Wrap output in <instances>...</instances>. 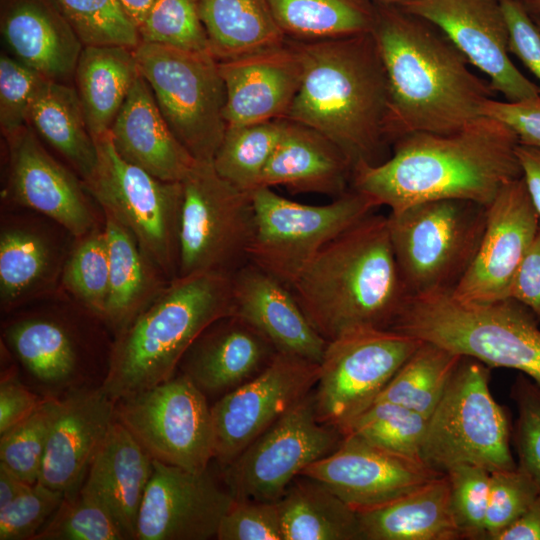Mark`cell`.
Segmentation results:
<instances>
[{
	"label": "cell",
	"instance_id": "6da1fadb",
	"mask_svg": "<svg viewBox=\"0 0 540 540\" xmlns=\"http://www.w3.org/2000/svg\"><path fill=\"white\" fill-rule=\"evenodd\" d=\"M392 156L353 169L351 188L390 212L414 204L459 199L488 206L522 177L516 133L481 115L451 133L414 132L398 138Z\"/></svg>",
	"mask_w": 540,
	"mask_h": 540
},
{
	"label": "cell",
	"instance_id": "7a4b0ae2",
	"mask_svg": "<svg viewBox=\"0 0 540 540\" xmlns=\"http://www.w3.org/2000/svg\"><path fill=\"white\" fill-rule=\"evenodd\" d=\"M371 31L388 86V141L414 132L451 133L492 99L462 52L435 25L396 4H375Z\"/></svg>",
	"mask_w": 540,
	"mask_h": 540
},
{
	"label": "cell",
	"instance_id": "3957f363",
	"mask_svg": "<svg viewBox=\"0 0 540 540\" xmlns=\"http://www.w3.org/2000/svg\"><path fill=\"white\" fill-rule=\"evenodd\" d=\"M291 41V40H289ZM302 80L286 119L334 142L353 169L379 164L388 141V86L372 33L298 42Z\"/></svg>",
	"mask_w": 540,
	"mask_h": 540
},
{
	"label": "cell",
	"instance_id": "277c9868",
	"mask_svg": "<svg viewBox=\"0 0 540 540\" xmlns=\"http://www.w3.org/2000/svg\"><path fill=\"white\" fill-rule=\"evenodd\" d=\"M290 289L327 342L357 329H390L408 293L387 216L373 212L326 244Z\"/></svg>",
	"mask_w": 540,
	"mask_h": 540
},
{
	"label": "cell",
	"instance_id": "5b68a950",
	"mask_svg": "<svg viewBox=\"0 0 540 540\" xmlns=\"http://www.w3.org/2000/svg\"><path fill=\"white\" fill-rule=\"evenodd\" d=\"M232 314L231 276L203 273L171 280L116 334L100 387L116 402L167 381L200 334Z\"/></svg>",
	"mask_w": 540,
	"mask_h": 540
},
{
	"label": "cell",
	"instance_id": "8992f818",
	"mask_svg": "<svg viewBox=\"0 0 540 540\" xmlns=\"http://www.w3.org/2000/svg\"><path fill=\"white\" fill-rule=\"evenodd\" d=\"M539 325L513 298L470 303L440 292L409 296L390 329L488 367L518 370L540 386Z\"/></svg>",
	"mask_w": 540,
	"mask_h": 540
},
{
	"label": "cell",
	"instance_id": "52a82bcc",
	"mask_svg": "<svg viewBox=\"0 0 540 540\" xmlns=\"http://www.w3.org/2000/svg\"><path fill=\"white\" fill-rule=\"evenodd\" d=\"M395 260L409 296L452 292L471 265L486 223V206L443 199L387 216Z\"/></svg>",
	"mask_w": 540,
	"mask_h": 540
},
{
	"label": "cell",
	"instance_id": "ba28073f",
	"mask_svg": "<svg viewBox=\"0 0 540 540\" xmlns=\"http://www.w3.org/2000/svg\"><path fill=\"white\" fill-rule=\"evenodd\" d=\"M490 367L462 356L428 420L420 459L446 473L472 464L490 472L517 467L507 415L489 387Z\"/></svg>",
	"mask_w": 540,
	"mask_h": 540
},
{
	"label": "cell",
	"instance_id": "9c48e42d",
	"mask_svg": "<svg viewBox=\"0 0 540 540\" xmlns=\"http://www.w3.org/2000/svg\"><path fill=\"white\" fill-rule=\"evenodd\" d=\"M134 54L174 135L196 161L212 163L227 129L218 61L209 52L145 42Z\"/></svg>",
	"mask_w": 540,
	"mask_h": 540
},
{
	"label": "cell",
	"instance_id": "30bf717a",
	"mask_svg": "<svg viewBox=\"0 0 540 540\" xmlns=\"http://www.w3.org/2000/svg\"><path fill=\"white\" fill-rule=\"evenodd\" d=\"M97 165L83 185L88 194L135 237L169 280L178 277L181 182L163 181L124 160L110 132L95 139Z\"/></svg>",
	"mask_w": 540,
	"mask_h": 540
},
{
	"label": "cell",
	"instance_id": "8fae6325",
	"mask_svg": "<svg viewBox=\"0 0 540 540\" xmlns=\"http://www.w3.org/2000/svg\"><path fill=\"white\" fill-rule=\"evenodd\" d=\"M181 183L178 277L231 276L250 262L255 232L252 192L226 181L207 162L197 161Z\"/></svg>",
	"mask_w": 540,
	"mask_h": 540
},
{
	"label": "cell",
	"instance_id": "7c38bea8",
	"mask_svg": "<svg viewBox=\"0 0 540 540\" xmlns=\"http://www.w3.org/2000/svg\"><path fill=\"white\" fill-rule=\"evenodd\" d=\"M255 232L250 262L291 287L317 253L378 206L350 188L323 205L285 198L270 187L252 192Z\"/></svg>",
	"mask_w": 540,
	"mask_h": 540
},
{
	"label": "cell",
	"instance_id": "4fadbf2b",
	"mask_svg": "<svg viewBox=\"0 0 540 540\" xmlns=\"http://www.w3.org/2000/svg\"><path fill=\"white\" fill-rule=\"evenodd\" d=\"M115 419L153 460L202 472L214 458L211 407L183 373L116 401Z\"/></svg>",
	"mask_w": 540,
	"mask_h": 540
},
{
	"label": "cell",
	"instance_id": "5bb4252c",
	"mask_svg": "<svg viewBox=\"0 0 540 540\" xmlns=\"http://www.w3.org/2000/svg\"><path fill=\"white\" fill-rule=\"evenodd\" d=\"M421 343L380 328L357 329L329 341L314 393L317 419L342 432L374 403Z\"/></svg>",
	"mask_w": 540,
	"mask_h": 540
},
{
	"label": "cell",
	"instance_id": "9a60e30c",
	"mask_svg": "<svg viewBox=\"0 0 540 540\" xmlns=\"http://www.w3.org/2000/svg\"><path fill=\"white\" fill-rule=\"evenodd\" d=\"M343 433L317 419L308 394L224 467L234 499L278 501L311 463L333 452Z\"/></svg>",
	"mask_w": 540,
	"mask_h": 540
},
{
	"label": "cell",
	"instance_id": "2e32d148",
	"mask_svg": "<svg viewBox=\"0 0 540 540\" xmlns=\"http://www.w3.org/2000/svg\"><path fill=\"white\" fill-rule=\"evenodd\" d=\"M320 364L277 352L250 380L211 407L215 455L226 467L255 439L311 393Z\"/></svg>",
	"mask_w": 540,
	"mask_h": 540
},
{
	"label": "cell",
	"instance_id": "e0dca14e",
	"mask_svg": "<svg viewBox=\"0 0 540 540\" xmlns=\"http://www.w3.org/2000/svg\"><path fill=\"white\" fill-rule=\"evenodd\" d=\"M396 5L439 28L505 101L540 96L538 85L510 57L501 0H406Z\"/></svg>",
	"mask_w": 540,
	"mask_h": 540
},
{
	"label": "cell",
	"instance_id": "ac0fdd59",
	"mask_svg": "<svg viewBox=\"0 0 540 540\" xmlns=\"http://www.w3.org/2000/svg\"><path fill=\"white\" fill-rule=\"evenodd\" d=\"M539 223L523 177L505 184L486 207L479 248L451 294L470 303L509 298L512 282Z\"/></svg>",
	"mask_w": 540,
	"mask_h": 540
},
{
	"label": "cell",
	"instance_id": "d6986e66",
	"mask_svg": "<svg viewBox=\"0 0 540 540\" xmlns=\"http://www.w3.org/2000/svg\"><path fill=\"white\" fill-rule=\"evenodd\" d=\"M234 498L209 473L153 460L136 525L135 540L216 538Z\"/></svg>",
	"mask_w": 540,
	"mask_h": 540
},
{
	"label": "cell",
	"instance_id": "ffe728a7",
	"mask_svg": "<svg viewBox=\"0 0 540 540\" xmlns=\"http://www.w3.org/2000/svg\"><path fill=\"white\" fill-rule=\"evenodd\" d=\"M444 474L344 434L333 452L309 464L300 475L320 482L359 512L390 503Z\"/></svg>",
	"mask_w": 540,
	"mask_h": 540
},
{
	"label": "cell",
	"instance_id": "44dd1931",
	"mask_svg": "<svg viewBox=\"0 0 540 540\" xmlns=\"http://www.w3.org/2000/svg\"><path fill=\"white\" fill-rule=\"evenodd\" d=\"M6 195L80 238L96 226V217L81 179L53 158L27 125L6 139Z\"/></svg>",
	"mask_w": 540,
	"mask_h": 540
},
{
	"label": "cell",
	"instance_id": "7402d4cb",
	"mask_svg": "<svg viewBox=\"0 0 540 540\" xmlns=\"http://www.w3.org/2000/svg\"><path fill=\"white\" fill-rule=\"evenodd\" d=\"M115 420V401L101 387L74 389L60 400L38 483L76 494Z\"/></svg>",
	"mask_w": 540,
	"mask_h": 540
},
{
	"label": "cell",
	"instance_id": "603a6c76",
	"mask_svg": "<svg viewBox=\"0 0 540 540\" xmlns=\"http://www.w3.org/2000/svg\"><path fill=\"white\" fill-rule=\"evenodd\" d=\"M226 101L227 126L285 118L302 80V62L294 44L218 62Z\"/></svg>",
	"mask_w": 540,
	"mask_h": 540
},
{
	"label": "cell",
	"instance_id": "cb8c5ba5",
	"mask_svg": "<svg viewBox=\"0 0 540 540\" xmlns=\"http://www.w3.org/2000/svg\"><path fill=\"white\" fill-rule=\"evenodd\" d=\"M233 314L275 347L314 363H321L327 341L315 330L291 289L248 262L231 275Z\"/></svg>",
	"mask_w": 540,
	"mask_h": 540
},
{
	"label": "cell",
	"instance_id": "d4e9b609",
	"mask_svg": "<svg viewBox=\"0 0 540 540\" xmlns=\"http://www.w3.org/2000/svg\"><path fill=\"white\" fill-rule=\"evenodd\" d=\"M277 350L256 328L232 314L205 329L179 366L205 394H226L261 372Z\"/></svg>",
	"mask_w": 540,
	"mask_h": 540
},
{
	"label": "cell",
	"instance_id": "484cf974",
	"mask_svg": "<svg viewBox=\"0 0 540 540\" xmlns=\"http://www.w3.org/2000/svg\"><path fill=\"white\" fill-rule=\"evenodd\" d=\"M1 36L11 56L43 77L74 78L84 46L53 0H6Z\"/></svg>",
	"mask_w": 540,
	"mask_h": 540
},
{
	"label": "cell",
	"instance_id": "4316f807",
	"mask_svg": "<svg viewBox=\"0 0 540 540\" xmlns=\"http://www.w3.org/2000/svg\"><path fill=\"white\" fill-rule=\"evenodd\" d=\"M109 132L124 160L163 181L182 182L197 162L170 129L140 73Z\"/></svg>",
	"mask_w": 540,
	"mask_h": 540
},
{
	"label": "cell",
	"instance_id": "83f0119b",
	"mask_svg": "<svg viewBox=\"0 0 540 540\" xmlns=\"http://www.w3.org/2000/svg\"><path fill=\"white\" fill-rule=\"evenodd\" d=\"M353 165L329 138L284 118V127L264 170L260 187L337 198L351 188Z\"/></svg>",
	"mask_w": 540,
	"mask_h": 540
},
{
	"label": "cell",
	"instance_id": "f1b7e54d",
	"mask_svg": "<svg viewBox=\"0 0 540 540\" xmlns=\"http://www.w3.org/2000/svg\"><path fill=\"white\" fill-rule=\"evenodd\" d=\"M152 472L151 456L115 419L81 488L105 506L126 539L135 540L139 510Z\"/></svg>",
	"mask_w": 540,
	"mask_h": 540
},
{
	"label": "cell",
	"instance_id": "f546056e",
	"mask_svg": "<svg viewBox=\"0 0 540 540\" xmlns=\"http://www.w3.org/2000/svg\"><path fill=\"white\" fill-rule=\"evenodd\" d=\"M35 223L3 221L0 231V305L3 311L50 292L67 255ZM68 254V253H67Z\"/></svg>",
	"mask_w": 540,
	"mask_h": 540
},
{
	"label": "cell",
	"instance_id": "4dcf8cb0",
	"mask_svg": "<svg viewBox=\"0 0 540 540\" xmlns=\"http://www.w3.org/2000/svg\"><path fill=\"white\" fill-rule=\"evenodd\" d=\"M357 515L361 540L460 538L446 473L403 497Z\"/></svg>",
	"mask_w": 540,
	"mask_h": 540
},
{
	"label": "cell",
	"instance_id": "1f68e13d",
	"mask_svg": "<svg viewBox=\"0 0 540 540\" xmlns=\"http://www.w3.org/2000/svg\"><path fill=\"white\" fill-rule=\"evenodd\" d=\"M103 214L110 265L103 320L118 334L170 281L143 253L133 234L110 214Z\"/></svg>",
	"mask_w": 540,
	"mask_h": 540
},
{
	"label": "cell",
	"instance_id": "d6a6232c",
	"mask_svg": "<svg viewBox=\"0 0 540 540\" xmlns=\"http://www.w3.org/2000/svg\"><path fill=\"white\" fill-rule=\"evenodd\" d=\"M138 75L134 49L123 46L83 47L73 79L94 139L110 131Z\"/></svg>",
	"mask_w": 540,
	"mask_h": 540
},
{
	"label": "cell",
	"instance_id": "836d02e7",
	"mask_svg": "<svg viewBox=\"0 0 540 540\" xmlns=\"http://www.w3.org/2000/svg\"><path fill=\"white\" fill-rule=\"evenodd\" d=\"M28 125L87 179L94 171L97 146L84 117L75 87L45 79L36 91Z\"/></svg>",
	"mask_w": 540,
	"mask_h": 540
},
{
	"label": "cell",
	"instance_id": "e575fe53",
	"mask_svg": "<svg viewBox=\"0 0 540 540\" xmlns=\"http://www.w3.org/2000/svg\"><path fill=\"white\" fill-rule=\"evenodd\" d=\"M209 50L226 61L286 42L268 0H197Z\"/></svg>",
	"mask_w": 540,
	"mask_h": 540
},
{
	"label": "cell",
	"instance_id": "d590c367",
	"mask_svg": "<svg viewBox=\"0 0 540 540\" xmlns=\"http://www.w3.org/2000/svg\"><path fill=\"white\" fill-rule=\"evenodd\" d=\"M301 476L277 501L283 540H361L357 511L320 482Z\"/></svg>",
	"mask_w": 540,
	"mask_h": 540
},
{
	"label": "cell",
	"instance_id": "8d00e7d4",
	"mask_svg": "<svg viewBox=\"0 0 540 540\" xmlns=\"http://www.w3.org/2000/svg\"><path fill=\"white\" fill-rule=\"evenodd\" d=\"M5 340L25 369L40 383L68 385L76 376L80 355L71 331L48 317H27L6 327Z\"/></svg>",
	"mask_w": 540,
	"mask_h": 540
},
{
	"label": "cell",
	"instance_id": "74e56055",
	"mask_svg": "<svg viewBox=\"0 0 540 540\" xmlns=\"http://www.w3.org/2000/svg\"><path fill=\"white\" fill-rule=\"evenodd\" d=\"M287 40L313 42L370 33L375 4L369 0H268Z\"/></svg>",
	"mask_w": 540,
	"mask_h": 540
},
{
	"label": "cell",
	"instance_id": "f35d334b",
	"mask_svg": "<svg viewBox=\"0 0 540 540\" xmlns=\"http://www.w3.org/2000/svg\"><path fill=\"white\" fill-rule=\"evenodd\" d=\"M461 358L448 349L422 341L375 401L400 404L429 418Z\"/></svg>",
	"mask_w": 540,
	"mask_h": 540
},
{
	"label": "cell",
	"instance_id": "ab89813d",
	"mask_svg": "<svg viewBox=\"0 0 540 540\" xmlns=\"http://www.w3.org/2000/svg\"><path fill=\"white\" fill-rule=\"evenodd\" d=\"M283 127L284 118L227 126L212 162L218 175L241 190L258 189Z\"/></svg>",
	"mask_w": 540,
	"mask_h": 540
},
{
	"label": "cell",
	"instance_id": "60d3db41",
	"mask_svg": "<svg viewBox=\"0 0 540 540\" xmlns=\"http://www.w3.org/2000/svg\"><path fill=\"white\" fill-rule=\"evenodd\" d=\"M428 420L425 415L400 404L375 401L350 421L342 433L357 436L390 453L421 461Z\"/></svg>",
	"mask_w": 540,
	"mask_h": 540
},
{
	"label": "cell",
	"instance_id": "b9f144b4",
	"mask_svg": "<svg viewBox=\"0 0 540 540\" xmlns=\"http://www.w3.org/2000/svg\"><path fill=\"white\" fill-rule=\"evenodd\" d=\"M109 252L104 225L76 238L67 254L60 284L85 309L103 319L109 294Z\"/></svg>",
	"mask_w": 540,
	"mask_h": 540
},
{
	"label": "cell",
	"instance_id": "7bdbcfd3",
	"mask_svg": "<svg viewBox=\"0 0 540 540\" xmlns=\"http://www.w3.org/2000/svg\"><path fill=\"white\" fill-rule=\"evenodd\" d=\"M83 46L135 49L138 29L118 0H53Z\"/></svg>",
	"mask_w": 540,
	"mask_h": 540
},
{
	"label": "cell",
	"instance_id": "ee69618b",
	"mask_svg": "<svg viewBox=\"0 0 540 540\" xmlns=\"http://www.w3.org/2000/svg\"><path fill=\"white\" fill-rule=\"evenodd\" d=\"M60 400L44 398L30 416L0 435V464L31 485L38 481Z\"/></svg>",
	"mask_w": 540,
	"mask_h": 540
},
{
	"label": "cell",
	"instance_id": "f6af8a7d",
	"mask_svg": "<svg viewBox=\"0 0 540 540\" xmlns=\"http://www.w3.org/2000/svg\"><path fill=\"white\" fill-rule=\"evenodd\" d=\"M105 506L82 488L64 500L33 540H125Z\"/></svg>",
	"mask_w": 540,
	"mask_h": 540
},
{
	"label": "cell",
	"instance_id": "bcb514c9",
	"mask_svg": "<svg viewBox=\"0 0 540 540\" xmlns=\"http://www.w3.org/2000/svg\"><path fill=\"white\" fill-rule=\"evenodd\" d=\"M138 32L141 42L210 53L197 0H155Z\"/></svg>",
	"mask_w": 540,
	"mask_h": 540
},
{
	"label": "cell",
	"instance_id": "7dc6e473",
	"mask_svg": "<svg viewBox=\"0 0 540 540\" xmlns=\"http://www.w3.org/2000/svg\"><path fill=\"white\" fill-rule=\"evenodd\" d=\"M450 483L451 509L460 538L486 539L490 474L472 464L458 465L446 472Z\"/></svg>",
	"mask_w": 540,
	"mask_h": 540
},
{
	"label": "cell",
	"instance_id": "c3c4849f",
	"mask_svg": "<svg viewBox=\"0 0 540 540\" xmlns=\"http://www.w3.org/2000/svg\"><path fill=\"white\" fill-rule=\"evenodd\" d=\"M45 79L10 54H1L0 128L5 139L28 125L33 97Z\"/></svg>",
	"mask_w": 540,
	"mask_h": 540
},
{
	"label": "cell",
	"instance_id": "681fc988",
	"mask_svg": "<svg viewBox=\"0 0 540 540\" xmlns=\"http://www.w3.org/2000/svg\"><path fill=\"white\" fill-rule=\"evenodd\" d=\"M539 494L531 478L518 467L491 472L486 539L494 540L527 510Z\"/></svg>",
	"mask_w": 540,
	"mask_h": 540
},
{
	"label": "cell",
	"instance_id": "f907efd6",
	"mask_svg": "<svg viewBox=\"0 0 540 540\" xmlns=\"http://www.w3.org/2000/svg\"><path fill=\"white\" fill-rule=\"evenodd\" d=\"M512 398L518 413L514 431L517 467L540 493V386L521 374L513 385Z\"/></svg>",
	"mask_w": 540,
	"mask_h": 540
},
{
	"label": "cell",
	"instance_id": "816d5d0a",
	"mask_svg": "<svg viewBox=\"0 0 540 540\" xmlns=\"http://www.w3.org/2000/svg\"><path fill=\"white\" fill-rule=\"evenodd\" d=\"M64 498L63 492L35 483L0 509V540H33Z\"/></svg>",
	"mask_w": 540,
	"mask_h": 540
},
{
	"label": "cell",
	"instance_id": "f5cc1de1",
	"mask_svg": "<svg viewBox=\"0 0 540 540\" xmlns=\"http://www.w3.org/2000/svg\"><path fill=\"white\" fill-rule=\"evenodd\" d=\"M218 540H283L277 501L234 499L222 517Z\"/></svg>",
	"mask_w": 540,
	"mask_h": 540
},
{
	"label": "cell",
	"instance_id": "db71d44e",
	"mask_svg": "<svg viewBox=\"0 0 540 540\" xmlns=\"http://www.w3.org/2000/svg\"><path fill=\"white\" fill-rule=\"evenodd\" d=\"M509 32V51L538 80L540 91V28L519 0H501Z\"/></svg>",
	"mask_w": 540,
	"mask_h": 540
},
{
	"label": "cell",
	"instance_id": "11a10c76",
	"mask_svg": "<svg viewBox=\"0 0 540 540\" xmlns=\"http://www.w3.org/2000/svg\"><path fill=\"white\" fill-rule=\"evenodd\" d=\"M481 114L507 124L519 143L540 148V96L520 102L487 100Z\"/></svg>",
	"mask_w": 540,
	"mask_h": 540
},
{
	"label": "cell",
	"instance_id": "9f6ffc18",
	"mask_svg": "<svg viewBox=\"0 0 540 540\" xmlns=\"http://www.w3.org/2000/svg\"><path fill=\"white\" fill-rule=\"evenodd\" d=\"M12 371L0 382V435L30 416L42 403Z\"/></svg>",
	"mask_w": 540,
	"mask_h": 540
},
{
	"label": "cell",
	"instance_id": "6f0895ef",
	"mask_svg": "<svg viewBox=\"0 0 540 540\" xmlns=\"http://www.w3.org/2000/svg\"><path fill=\"white\" fill-rule=\"evenodd\" d=\"M509 297L525 305L540 323V223L514 277Z\"/></svg>",
	"mask_w": 540,
	"mask_h": 540
},
{
	"label": "cell",
	"instance_id": "680465c9",
	"mask_svg": "<svg viewBox=\"0 0 540 540\" xmlns=\"http://www.w3.org/2000/svg\"><path fill=\"white\" fill-rule=\"evenodd\" d=\"M516 154L529 196L540 217V148L519 143Z\"/></svg>",
	"mask_w": 540,
	"mask_h": 540
},
{
	"label": "cell",
	"instance_id": "91938a15",
	"mask_svg": "<svg viewBox=\"0 0 540 540\" xmlns=\"http://www.w3.org/2000/svg\"><path fill=\"white\" fill-rule=\"evenodd\" d=\"M494 540H540V494L527 510Z\"/></svg>",
	"mask_w": 540,
	"mask_h": 540
},
{
	"label": "cell",
	"instance_id": "94428289",
	"mask_svg": "<svg viewBox=\"0 0 540 540\" xmlns=\"http://www.w3.org/2000/svg\"><path fill=\"white\" fill-rule=\"evenodd\" d=\"M31 486L0 464V509L7 506Z\"/></svg>",
	"mask_w": 540,
	"mask_h": 540
},
{
	"label": "cell",
	"instance_id": "6125c7cd",
	"mask_svg": "<svg viewBox=\"0 0 540 540\" xmlns=\"http://www.w3.org/2000/svg\"><path fill=\"white\" fill-rule=\"evenodd\" d=\"M121 7L136 25L137 29L144 22L155 0H118Z\"/></svg>",
	"mask_w": 540,
	"mask_h": 540
},
{
	"label": "cell",
	"instance_id": "be15d7a7",
	"mask_svg": "<svg viewBox=\"0 0 540 540\" xmlns=\"http://www.w3.org/2000/svg\"><path fill=\"white\" fill-rule=\"evenodd\" d=\"M527 14L540 28V0H519Z\"/></svg>",
	"mask_w": 540,
	"mask_h": 540
},
{
	"label": "cell",
	"instance_id": "e7e4bbea",
	"mask_svg": "<svg viewBox=\"0 0 540 540\" xmlns=\"http://www.w3.org/2000/svg\"><path fill=\"white\" fill-rule=\"evenodd\" d=\"M374 4H400L406 0H369Z\"/></svg>",
	"mask_w": 540,
	"mask_h": 540
}]
</instances>
